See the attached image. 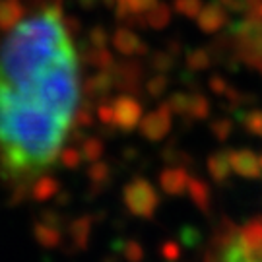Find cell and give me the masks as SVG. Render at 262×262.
I'll return each instance as SVG.
<instances>
[{"mask_svg": "<svg viewBox=\"0 0 262 262\" xmlns=\"http://www.w3.org/2000/svg\"><path fill=\"white\" fill-rule=\"evenodd\" d=\"M80 105V62L56 8L24 18L0 43V169L35 179L58 161Z\"/></svg>", "mask_w": 262, "mask_h": 262, "instance_id": "cell-1", "label": "cell"}, {"mask_svg": "<svg viewBox=\"0 0 262 262\" xmlns=\"http://www.w3.org/2000/svg\"><path fill=\"white\" fill-rule=\"evenodd\" d=\"M231 167L245 177H258L260 175V159L251 151H239L231 156Z\"/></svg>", "mask_w": 262, "mask_h": 262, "instance_id": "cell-2", "label": "cell"}, {"mask_svg": "<svg viewBox=\"0 0 262 262\" xmlns=\"http://www.w3.org/2000/svg\"><path fill=\"white\" fill-rule=\"evenodd\" d=\"M249 130L262 136V113L254 111L249 115Z\"/></svg>", "mask_w": 262, "mask_h": 262, "instance_id": "cell-3", "label": "cell"}]
</instances>
